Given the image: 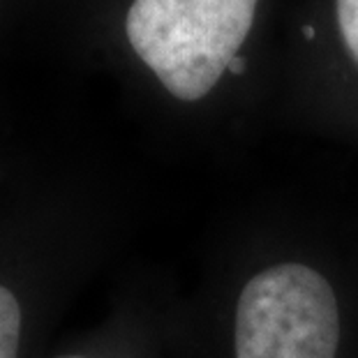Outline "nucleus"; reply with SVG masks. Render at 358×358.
Instances as JSON below:
<instances>
[{"mask_svg":"<svg viewBox=\"0 0 358 358\" xmlns=\"http://www.w3.org/2000/svg\"><path fill=\"white\" fill-rule=\"evenodd\" d=\"M173 358H358V210L227 213L180 296Z\"/></svg>","mask_w":358,"mask_h":358,"instance_id":"f257e3e1","label":"nucleus"},{"mask_svg":"<svg viewBox=\"0 0 358 358\" xmlns=\"http://www.w3.org/2000/svg\"><path fill=\"white\" fill-rule=\"evenodd\" d=\"M132 210L88 192L58 194L28 210L0 264V358H37L58 312L120 248Z\"/></svg>","mask_w":358,"mask_h":358,"instance_id":"f03ea898","label":"nucleus"},{"mask_svg":"<svg viewBox=\"0 0 358 358\" xmlns=\"http://www.w3.org/2000/svg\"><path fill=\"white\" fill-rule=\"evenodd\" d=\"M259 0H134L125 37L162 93L180 106L213 102L252 33Z\"/></svg>","mask_w":358,"mask_h":358,"instance_id":"7ed1b4c3","label":"nucleus"},{"mask_svg":"<svg viewBox=\"0 0 358 358\" xmlns=\"http://www.w3.org/2000/svg\"><path fill=\"white\" fill-rule=\"evenodd\" d=\"M180 296L157 278L129 282L100 324L42 358H173Z\"/></svg>","mask_w":358,"mask_h":358,"instance_id":"20e7f679","label":"nucleus"},{"mask_svg":"<svg viewBox=\"0 0 358 358\" xmlns=\"http://www.w3.org/2000/svg\"><path fill=\"white\" fill-rule=\"evenodd\" d=\"M335 17L342 51L358 77V0H335Z\"/></svg>","mask_w":358,"mask_h":358,"instance_id":"39448f33","label":"nucleus"},{"mask_svg":"<svg viewBox=\"0 0 358 358\" xmlns=\"http://www.w3.org/2000/svg\"><path fill=\"white\" fill-rule=\"evenodd\" d=\"M303 37H306V42H315L317 40V28L312 26V24H303Z\"/></svg>","mask_w":358,"mask_h":358,"instance_id":"423d86ee","label":"nucleus"}]
</instances>
